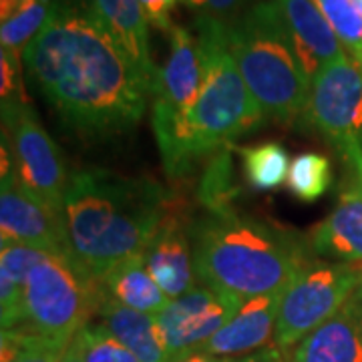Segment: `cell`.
<instances>
[{"label": "cell", "instance_id": "obj_29", "mask_svg": "<svg viewBox=\"0 0 362 362\" xmlns=\"http://www.w3.org/2000/svg\"><path fill=\"white\" fill-rule=\"evenodd\" d=\"M0 103H23L28 101L25 93V63L21 52L0 47Z\"/></svg>", "mask_w": 362, "mask_h": 362}, {"label": "cell", "instance_id": "obj_11", "mask_svg": "<svg viewBox=\"0 0 362 362\" xmlns=\"http://www.w3.org/2000/svg\"><path fill=\"white\" fill-rule=\"evenodd\" d=\"M0 235L52 256H73L63 211L25 187L8 165L0 181Z\"/></svg>", "mask_w": 362, "mask_h": 362}, {"label": "cell", "instance_id": "obj_7", "mask_svg": "<svg viewBox=\"0 0 362 362\" xmlns=\"http://www.w3.org/2000/svg\"><path fill=\"white\" fill-rule=\"evenodd\" d=\"M358 264L308 259L282 290L274 344L290 350L342 310L361 288Z\"/></svg>", "mask_w": 362, "mask_h": 362}, {"label": "cell", "instance_id": "obj_6", "mask_svg": "<svg viewBox=\"0 0 362 362\" xmlns=\"http://www.w3.org/2000/svg\"><path fill=\"white\" fill-rule=\"evenodd\" d=\"M101 288L75 256L42 254L26 280L23 330L69 346L89 326Z\"/></svg>", "mask_w": 362, "mask_h": 362}, {"label": "cell", "instance_id": "obj_10", "mask_svg": "<svg viewBox=\"0 0 362 362\" xmlns=\"http://www.w3.org/2000/svg\"><path fill=\"white\" fill-rule=\"evenodd\" d=\"M242 304L244 300L214 292L207 286H195L192 292L171 300L156 316L169 362L204 350Z\"/></svg>", "mask_w": 362, "mask_h": 362}, {"label": "cell", "instance_id": "obj_3", "mask_svg": "<svg viewBox=\"0 0 362 362\" xmlns=\"http://www.w3.org/2000/svg\"><path fill=\"white\" fill-rule=\"evenodd\" d=\"M194 25L204 59V81L194 105L177 113L153 103V131L171 177L185 175L195 161L266 121L230 52L228 25L202 14H195Z\"/></svg>", "mask_w": 362, "mask_h": 362}, {"label": "cell", "instance_id": "obj_1", "mask_svg": "<svg viewBox=\"0 0 362 362\" xmlns=\"http://www.w3.org/2000/svg\"><path fill=\"white\" fill-rule=\"evenodd\" d=\"M35 87L71 131L109 139L141 121L151 95L90 11L52 6L47 26L23 52Z\"/></svg>", "mask_w": 362, "mask_h": 362}, {"label": "cell", "instance_id": "obj_24", "mask_svg": "<svg viewBox=\"0 0 362 362\" xmlns=\"http://www.w3.org/2000/svg\"><path fill=\"white\" fill-rule=\"evenodd\" d=\"M288 187L300 202L320 199L332 185V165L322 153H302L290 163Z\"/></svg>", "mask_w": 362, "mask_h": 362}, {"label": "cell", "instance_id": "obj_32", "mask_svg": "<svg viewBox=\"0 0 362 362\" xmlns=\"http://www.w3.org/2000/svg\"><path fill=\"white\" fill-rule=\"evenodd\" d=\"M233 362H292V358H288L286 350L278 349L276 344H268L252 354L233 358Z\"/></svg>", "mask_w": 362, "mask_h": 362}, {"label": "cell", "instance_id": "obj_19", "mask_svg": "<svg viewBox=\"0 0 362 362\" xmlns=\"http://www.w3.org/2000/svg\"><path fill=\"white\" fill-rule=\"evenodd\" d=\"M95 314L101 318L105 328L141 362H169L156 316L123 306L107 292L105 284Z\"/></svg>", "mask_w": 362, "mask_h": 362}, {"label": "cell", "instance_id": "obj_30", "mask_svg": "<svg viewBox=\"0 0 362 362\" xmlns=\"http://www.w3.org/2000/svg\"><path fill=\"white\" fill-rule=\"evenodd\" d=\"M247 2L250 0H185V4L194 8L195 14L220 21L223 25L238 23L250 8Z\"/></svg>", "mask_w": 362, "mask_h": 362}, {"label": "cell", "instance_id": "obj_12", "mask_svg": "<svg viewBox=\"0 0 362 362\" xmlns=\"http://www.w3.org/2000/svg\"><path fill=\"white\" fill-rule=\"evenodd\" d=\"M189 230L180 211L171 209L143 252L147 270L169 300L183 296L197 286Z\"/></svg>", "mask_w": 362, "mask_h": 362}, {"label": "cell", "instance_id": "obj_20", "mask_svg": "<svg viewBox=\"0 0 362 362\" xmlns=\"http://www.w3.org/2000/svg\"><path fill=\"white\" fill-rule=\"evenodd\" d=\"M45 252L2 240L0 244V316L2 330L23 328L25 288L33 268Z\"/></svg>", "mask_w": 362, "mask_h": 362}, {"label": "cell", "instance_id": "obj_34", "mask_svg": "<svg viewBox=\"0 0 362 362\" xmlns=\"http://www.w3.org/2000/svg\"><path fill=\"white\" fill-rule=\"evenodd\" d=\"M61 362H85V356H83V350H81L77 337L73 338V342L65 349L63 356H61Z\"/></svg>", "mask_w": 362, "mask_h": 362}, {"label": "cell", "instance_id": "obj_31", "mask_svg": "<svg viewBox=\"0 0 362 362\" xmlns=\"http://www.w3.org/2000/svg\"><path fill=\"white\" fill-rule=\"evenodd\" d=\"M139 4H141L149 25L163 30V33H169L175 25L171 21V16L180 4H185V0H139Z\"/></svg>", "mask_w": 362, "mask_h": 362}, {"label": "cell", "instance_id": "obj_2", "mask_svg": "<svg viewBox=\"0 0 362 362\" xmlns=\"http://www.w3.org/2000/svg\"><path fill=\"white\" fill-rule=\"evenodd\" d=\"M171 209L169 192L153 180L109 169L75 171L63 206L73 256L103 282L117 266L145 252Z\"/></svg>", "mask_w": 362, "mask_h": 362}, {"label": "cell", "instance_id": "obj_33", "mask_svg": "<svg viewBox=\"0 0 362 362\" xmlns=\"http://www.w3.org/2000/svg\"><path fill=\"white\" fill-rule=\"evenodd\" d=\"M180 362H233V358H223V356L209 354L206 350H197V352H192V354L183 356Z\"/></svg>", "mask_w": 362, "mask_h": 362}, {"label": "cell", "instance_id": "obj_27", "mask_svg": "<svg viewBox=\"0 0 362 362\" xmlns=\"http://www.w3.org/2000/svg\"><path fill=\"white\" fill-rule=\"evenodd\" d=\"M85 362H141L127 346H123L103 324L85 326L77 334Z\"/></svg>", "mask_w": 362, "mask_h": 362}, {"label": "cell", "instance_id": "obj_4", "mask_svg": "<svg viewBox=\"0 0 362 362\" xmlns=\"http://www.w3.org/2000/svg\"><path fill=\"white\" fill-rule=\"evenodd\" d=\"M189 233L195 278L238 300L282 292L308 262L296 233L235 211L209 214Z\"/></svg>", "mask_w": 362, "mask_h": 362}, {"label": "cell", "instance_id": "obj_14", "mask_svg": "<svg viewBox=\"0 0 362 362\" xmlns=\"http://www.w3.org/2000/svg\"><path fill=\"white\" fill-rule=\"evenodd\" d=\"M288 39L308 77L346 51L314 0H278Z\"/></svg>", "mask_w": 362, "mask_h": 362}, {"label": "cell", "instance_id": "obj_17", "mask_svg": "<svg viewBox=\"0 0 362 362\" xmlns=\"http://www.w3.org/2000/svg\"><path fill=\"white\" fill-rule=\"evenodd\" d=\"M292 362H362L361 292L298 344Z\"/></svg>", "mask_w": 362, "mask_h": 362}, {"label": "cell", "instance_id": "obj_15", "mask_svg": "<svg viewBox=\"0 0 362 362\" xmlns=\"http://www.w3.org/2000/svg\"><path fill=\"white\" fill-rule=\"evenodd\" d=\"M89 11L153 95L159 69L149 54V23L139 0H90Z\"/></svg>", "mask_w": 362, "mask_h": 362}, {"label": "cell", "instance_id": "obj_5", "mask_svg": "<svg viewBox=\"0 0 362 362\" xmlns=\"http://www.w3.org/2000/svg\"><path fill=\"white\" fill-rule=\"evenodd\" d=\"M228 45L266 119L288 125L308 109L312 78L288 39L278 0L258 2L228 25Z\"/></svg>", "mask_w": 362, "mask_h": 362}, {"label": "cell", "instance_id": "obj_13", "mask_svg": "<svg viewBox=\"0 0 362 362\" xmlns=\"http://www.w3.org/2000/svg\"><path fill=\"white\" fill-rule=\"evenodd\" d=\"M169 35V57L157 71L153 103L171 111H185L194 105L204 81V59L195 33L173 25Z\"/></svg>", "mask_w": 362, "mask_h": 362}, {"label": "cell", "instance_id": "obj_25", "mask_svg": "<svg viewBox=\"0 0 362 362\" xmlns=\"http://www.w3.org/2000/svg\"><path fill=\"white\" fill-rule=\"evenodd\" d=\"M346 54L362 65V0H314Z\"/></svg>", "mask_w": 362, "mask_h": 362}, {"label": "cell", "instance_id": "obj_21", "mask_svg": "<svg viewBox=\"0 0 362 362\" xmlns=\"http://www.w3.org/2000/svg\"><path fill=\"white\" fill-rule=\"evenodd\" d=\"M103 284L107 292L123 306L151 316H157L171 302L147 270L143 254L117 266L105 278Z\"/></svg>", "mask_w": 362, "mask_h": 362}, {"label": "cell", "instance_id": "obj_9", "mask_svg": "<svg viewBox=\"0 0 362 362\" xmlns=\"http://www.w3.org/2000/svg\"><path fill=\"white\" fill-rule=\"evenodd\" d=\"M6 165L33 194L63 211L69 185L65 161L28 101L2 103V168Z\"/></svg>", "mask_w": 362, "mask_h": 362}, {"label": "cell", "instance_id": "obj_35", "mask_svg": "<svg viewBox=\"0 0 362 362\" xmlns=\"http://www.w3.org/2000/svg\"><path fill=\"white\" fill-rule=\"evenodd\" d=\"M28 2H33V0H0V16L2 18H8L11 14L21 11Z\"/></svg>", "mask_w": 362, "mask_h": 362}, {"label": "cell", "instance_id": "obj_23", "mask_svg": "<svg viewBox=\"0 0 362 362\" xmlns=\"http://www.w3.org/2000/svg\"><path fill=\"white\" fill-rule=\"evenodd\" d=\"M52 0H33L21 11L0 21V47L14 52H25V49L39 37L52 14Z\"/></svg>", "mask_w": 362, "mask_h": 362}, {"label": "cell", "instance_id": "obj_18", "mask_svg": "<svg viewBox=\"0 0 362 362\" xmlns=\"http://www.w3.org/2000/svg\"><path fill=\"white\" fill-rule=\"evenodd\" d=\"M312 252L362 266V185L350 183L337 207L312 232Z\"/></svg>", "mask_w": 362, "mask_h": 362}, {"label": "cell", "instance_id": "obj_22", "mask_svg": "<svg viewBox=\"0 0 362 362\" xmlns=\"http://www.w3.org/2000/svg\"><path fill=\"white\" fill-rule=\"evenodd\" d=\"M242 163L247 181L258 189H276L288 181L290 159L280 143H259L242 149Z\"/></svg>", "mask_w": 362, "mask_h": 362}, {"label": "cell", "instance_id": "obj_16", "mask_svg": "<svg viewBox=\"0 0 362 362\" xmlns=\"http://www.w3.org/2000/svg\"><path fill=\"white\" fill-rule=\"evenodd\" d=\"M280 302L282 292L244 300V304L230 318V322L207 342L204 350L216 356L232 358L246 356L268 346L276 330Z\"/></svg>", "mask_w": 362, "mask_h": 362}, {"label": "cell", "instance_id": "obj_36", "mask_svg": "<svg viewBox=\"0 0 362 362\" xmlns=\"http://www.w3.org/2000/svg\"><path fill=\"white\" fill-rule=\"evenodd\" d=\"M358 292H361V296H362V270H361V288H358Z\"/></svg>", "mask_w": 362, "mask_h": 362}, {"label": "cell", "instance_id": "obj_8", "mask_svg": "<svg viewBox=\"0 0 362 362\" xmlns=\"http://www.w3.org/2000/svg\"><path fill=\"white\" fill-rule=\"evenodd\" d=\"M308 119L326 137L362 185V65L350 54L324 65L312 77Z\"/></svg>", "mask_w": 362, "mask_h": 362}, {"label": "cell", "instance_id": "obj_26", "mask_svg": "<svg viewBox=\"0 0 362 362\" xmlns=\"http://www.w3.org/2000/svg\"><path fill=\"white\" fill-rule=\"evenodd\" d=\"M2 358L0 362H61L65 344L39 337L23 328L2 330Z\"/></svg>", "mask_w": 362, "mask_h": 362}, {"label": "cell", "instance_id": "obj_28", "mask_svg": "<svg viewBox=\"0 0 362 362\" xmlns=\"http://www.w3.org/2000/svg\"><path fill=\"white\" fill-rule=\"evenodd\" d=\"M233 195L232 187V161L228 153H221L207 168L199 197L206 204L209 214H226L230 209V199Z\"/></svg>", "mask_w": 362, "mask_h": 362}]
</instances>
